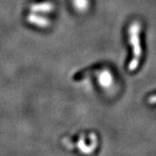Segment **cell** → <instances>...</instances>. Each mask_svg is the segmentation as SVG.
<instances>
[{
  "label": "cell",
  "mask_w": 156,
  "mask_h": 156,
  "mask_svg": "<svg viewBox=\"0 0 156 156\" xmlns=\"http://www.w3.org/2000/svg\"><path fill=\"white\" fill-rule=\"evenodd\" d=\"M140 25L137 22L133 23L128 30L129 43L133 48V53H134V57L128 64V69L130 71H134L137 69L139 65L140 58L142 53L140 40Z\"/></svg>",
  "instance_id": "cell-1"
},
{
  "label": "cell",
  "mask_w": 156,
  "mask_h": 156,
  "mask_svg": "<svg viewBox=\"0 0 156 156\" xmlns=\"http://www.w3.org/2000/svg\"><path fill=\"white\" fill-rule=\"evenodd\" d=\"M89 138H90V140H91L90 145H86L84 136H82L77 141L78 149L84 154H89L92 152H94L96 146H97V138H96L95 134H90Z\"/></svg>",
  "instance_id": "cell-2"
},
{
  "label": "cell",
  "mask_w": 156,
  "mask_h": 156,
  "mask_svg": "<svg viewBox=\"0 0 156 156\" xmlns=\"http://www.w3.org/2000/svg\"><path fill=\"white\" fill-rule=\"evenodd\" d=\"M98 82L103 88H109L113 84V76L108 70L103 69L98 74Z\"/></svg>",
  "instance_id": "cell-3"
},
{
  "label": "cell",
  "mask_w": 156,
  "mask_h": 156,
  "mask_svg": "<svg viewBox=\"0 0 156 156\" xmlns=\"http://www.w3.org/2000/svg\"><path fill=\"white\" fill-rule=\"evenodd\" d=\"M28 20L30 23H34L35 25H37V26H38V27H42V28L47 27V26H49V24H50V21H49L47 18L40 17V16L35 15V14L30 15L28 17Z\"/></svg>",
  "instance_id": "cell-4"
},
{
  "label": "cell",
  "mask_w": 156,
  "mask_h": 156,
  "mask_svg": "<svg viewBox=\"0 0 156 156\" xmlns=\"http://www.w3.org/2000/svg\"><path fill=\"white\" fill-rule=\"evenodd\" d=\"M54 9V5L50 2H44L33 5L31 10L35 12H50Z\"/></svg>",
  "instance_id": "cell-5"
},
{
  "label": "cell",
  "mask_w": 156,
  "mask_h": 156,
  "mask_svg": "<svg viewBox=\"0 0 156 156\" xmlns=\"http://www.w3.org/2000/svg\"><path fill=\"white\" fill-rule=\"evenodd\" d=\"M74 6L79 11H86L89 8V0H73Z\"/></svg>",
  "instance_id": "cell-6"
},
{
  "label": "cell",
  "mask_w": 156,
  "mask_h": 156,
  "mask_svg": "<svg viewBox=\"0 0 156 156\" xmlns=\"http://www.w3.org/2000/svg\"><path fill=\"white\" fill-rule=\"evenodd\" d=\"M147 101H148V103H150V104H156V95H154L150 96L148 99H147Z\"/></svg>",
  "instance_id": "cell-7"
}]
</instances>
